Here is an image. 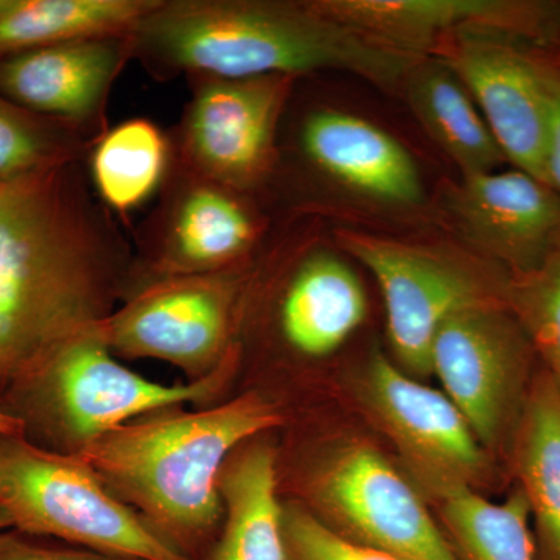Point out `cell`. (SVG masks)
<instances>
[{"label":"cell","instance_id":"obj_1","mask_svg":"<svg viewBox=\"0 0 560 560\" xmlns=\"http://www.w3.org/2000/svg\"><path fill=\"white\" fill-rule=\"evenodd\" d=\"M132 245L95 195L88 161L0 184V396L113 313Z\"/></svg>","mask_w":560,"mask_h":560},{"label":"cell","instance_id":"obj_2","mask_svg":"<svg viewBox=\"0 0 560 560\" xmlns=\"http://www.w3.org/2000/svg\"><path fill=\"white\" fill-rule=\"evenodd\" d=\"M130 39L132 60L158 81L345 70L393 88L422 60L323 16L311 0H160Z\"/></svg>","mask_w":560,"mask_h":560},{"label":"cell","instance_id":"obj_3","mask_svg":"<svg viewBox=\"0 0 560 560\" xmlns=\"http://www.w3.org/2000/svg\"><path fill=\"white\" fill-rule=\"evenodd\" d=\"M282 416L256 394L200 411L150 412L77 452L121 501L184 555L215 530L224 514L220 478L243 442L276 429Z\"/></svg>","mask_w":560,"mask_h":560},{"label":"cell","instance_id":"obj_4","mask_svg":"<svg viewBox=\"0 0 560 560\" xmlns=\"http://www.w3.org/2000/svg\"><path fill=\"white\" fill-rule=\"evenodd\" d=\"M238 349L200 381L161 385L117 363L98 323L80 331L0 396V408L24 423L27 440L51 442V451L77 453L88 442L139 416L205 401L234 368Z\"/></svg>","mask_w":560,"mask_h":560},{"label":"cell","instance_id":"obj_5","mask_svg":"<svg viewBox=\"0 0 560 560\" xmlns=\"http://www.w3.org/2000/svg\"><path fill=\"white\" fill-rule=\"evenodd\" d=\"M0 510L11 528L131 560H194L121 501L77 453L0 436Z\"/></svg>","mask_w":560,"mask_h":560},{"label":"cell","instance_id":"obj_6","mask_svg":"<svg viewBox=\"0 0 560 560\" xmlns=\"http://www.w3.org/2000/svg\"><path fill=\"white\" fill-rule=\"evenodd\" d=\"M335 242L377 279L390 348L412 374H431V346L445 320L469 308L508 304L510 278H500L485 259L360 231L338 230Z\"/></svg>","mask_w":560,"mask_h":560},{"label":"cell","instance_id":"obj_7","mask_svg":"<svg viewBox=\"0 0 560 560\" xmlns=\"http://www.w3.org/2000/svg\"><path fill=\"white\" fill-rule=\"evenodd\" d=\"M259 198L172 160L158 201L135 232L127 298L158 280L213 275L248 265L264 245Z\"/></svg>","mask_w":560,"mask_h":560},{"label":"cell","instance_id":"obj_8","mask_svg":"<svg viewBox=\"0 0 560 560\" xmlns=\"http://www.w3.org/2000/svg\"><path fill=\"white\" fill-rule=\"evenodd\" d=\"M189 102L168 132L172 160L253 197L272 186L279 132L296 77L249 79L194 73Z\"/></svg>","mask_w":560,"mask_h":560},{"label":"cell","instance_id":"obj_9","mask_svg":"<svg viewBox=\"0 0 560 560\" xmlns=\"http://www.w3.org/2000/svg\"><path fill=\"white\" fill-rule=\"evenodd\" d=\"M250 264L150 283L98 323L102 337L127 359L167 361L197 381L208 377L237 348Z\"/></svg>","mask_w":560,"mask_h":560},{"label":"cell","instance_id":"obj_10","mask_svg":"<svg viewBox=\"0 0 560 560\" xmlns=\"http://www.w3.org/2000/svg\"><path fill=\"white\" fill-rule=\"evenodd\" d=\"M313 492L330 528L353 544L407 560H459L418 492L371 445L331 456Z\"/></svg>","mask_w":560,"mask_h":560},{"label":"cell","instance_id":"obj_11","mask_svg":"<svg viewBox=\"0 0 560 560\" xmlns=\"http://www.w3.org/2000/svg\"><path fill=\"white\" fill-rule=\"evenodd\" d=\"M438 58L463 81L504 158L551 186L550 117L541 58L506 36L474 31L453 35Z\"/></svg>","mask_w":560,"mask_h":560},{"label":"cell","instance_id":"obj_12","mask_svg":"<svg viewBox=\"0 0 560 560\" xmlns=\"http://www.w3.org/2000/svg\"><path fill=\"white\" fill-rule=\"evenodd\" d=\"M533 346L508 304L456 313L431 346V372L481 442H493L517 397Z\"/></svg>","mask_w":560,"mask_h":560},{"label":"cell","instance_id":"obj_13","mask_svg":"<svg viewBox=\"0 0 560 560\" xmlns=\"http://www.w3.org/2000/svg\"><path fill=\"white\" fill-rule=\"evenodd\" d=\"M329 20L372 40L425 58L448 33L560 39V7L533 0H311Z\"/></svg>","mask_w":560,"mask_h":560},{"label":"cell","instance_id":"obj_14","mask_svg":"<svg viewBox=\"0 0 560 560\" xmlns=\"http://www.w3.org/2000/svg\"><path fill=\"white\" fill-rule=\"evenodd\" d=\"M363 397L416 474L441 497L470 488L481 474L485 458L463 412L381 352L368 364Z\"/></svg>","mask_w":560,"mask_h":560},{"label":"cell","instance_id":"obj_15","mask_svg":"<svg viewBox=\"0 0 560 560\" xmlns=\"http://www.w3.org/2000/svg\"><path fill=\"white\" fill-rule=\"evenodd\" d=\"M290 153L307 178L366 200L410 208L425 198L418 165L399 140L345 110H302L291 124Z\"/></svg>","mask_w":560,"mask_h":560},{"label":"cell","instance_id":"obj_16","mask_svg":"<svg viewBox=\"0 0 560 560\" xmlns=\"http://www.w3.org/2000/svg\"><path fill=\"white\" fill-rule=\"evenodd\" d=\"M132 61L130 35L88 38L0 58V95L94 139L109 130L110 91Z\"/></svg>","mask_w":560,"mask_h":560},{"label":"cell","instance_id":"obj_17","mask_svg":"<svg viewBox=\"0 0 560 560\" xmlns=\"http://www.w3.org/2000/svg\"><path fill=\"white\" fill-rule=\"evenodd\" d=\"M448 215L482 259L511 275L536 270L560 245V195L511 168L467 176L445 194Z\"/></svg>","mask_w":560,"mask_h":560},{"label":"cell","instance_id":"obj_18","mask_svg":"<svg viewBox=\"0 0 560 560\" xmlns=\"http://www.w3.org/2000/svg\"><path fill=\"white\" fill-rule=\"evenodd\" d=\"M311 238L290 242L289 272L280 285L276 326L294 352L323 359L340 349L366 316V294L355 272Z\"/></svg>","mask_w":560,"mask_h":560},{"label":"cell","instance_id":"obj_19","mask_svg":"<svg viewBox=\"0 0 560 560\" xmlns=\"http://www.w3.org/2000/svg\"><path fill=\"white\" fill-rule=\"evenodd\" d=\"M404 81L416 119L458 165L463 178L499 171L506 158L469 91L447 62L422 58Z\"/></svg>","mask_w":560,"mask_h":560},{"label":"cell","instance_id":"obj_20","mask_svg":"<svg viewBox=\"0 0 560 560\" xmlns=\"http://www.w3.org/2000/svg\"><path fill=\"white\" fill-rule=\"evenodd\" d=\"M220 492L224 529L209 560H287L271 448L257 444L232 453Z\"/></svg>","mask_w":560,"mask_h":560},{"label":"cell","instance_id":"obj_21","mask_svg":"<svg viewBox=\"0 0 560 560\" xmlns=\"http://www.w3.org/2000/svg\"><path fill=\"white\" fill-rule=\"evenodd\" d=\"M160 0H14L0 20V58L69 40L128 36Z\"/></svg>","mask_w":560,"mask_h":560},{"label":"cell","instance_id":"obj_22","mask_svg":"<svg viewBox=\"0 0 560 560\" xmlns=\"http://www.w3.org/2000/svg\"><path fill=\"white\" fill-rule=\"evenodd\" d=\"M171 156L168 132L154 121H121L95 142L88 158L95 195L114 215H128L161 190Z\"/></svg>","mask_w":560,"mask_h":560},{"label":"cell","instance_id":"obj_23","mask_svg":"<svg viewBox=\"0 0 560 560\" xmlns=\"http://www.w3.org/2000/svg\"><path fill=\"white\" fill-rule=\"evenodd\" d=\"M515 466L545 547L552 560H560V388L548 372L526 397Z\"/></svg>","mask_w":560,"mask_h":560},{"label":"cell","instance_id":"obj_24","mask_svg":"<svg viewBox=\"0 0 560 560\" xmlns=\"http://www.w3.org/2000/svg\"><path fill=\"white\" fill-rule=\"evenodd\" d=\"M442 521L459 560H536L522 490L503 503L459 488L442 497Z\"/></svg>","mask_w":560,"mask_h":560},{"label":"cell","instance_id":"obj_25","mask_svg":"<svg viewBox=\"0 0 560 560\" xmlns=\"http://www.w3.org/2000/svg\"><path fill=\"white\" fill-rule=\"evenodd\" d=\"M95 142L72 125L33 114L0 95V184L88 161Z\"/></svg>","mask_w":560,"mask_h":560},{"label":"cell","instance_id":"obj_26","mask_svg":"<svg viewBox=\"0 0 560 560\" xmlns=\"http://www.w3.org/2000/svg\"><path fill=\"white\" fill-rule=\"evenodd\" d=\"M506 302L560 388V245L536 270L510 276Z\"/></svg>","mask_w":560,"mask_h":560},{"label":"cell","instance_id":"obj_27","mask_svg":"<svg viewBox=\"0 0 560 560\" xmlns=\"http://www.w3.org/2000/svg\"><path fill=\"white\" fill-rule=\"evenodd\" d=\"M287 560H407L361 547L301 508L282 511Z\"/></svg>","mask_w":560,"mask_h":560},{"label":"cell","instance_id":"obj_28","mask_svg":"<svg viewBox=\"0 0 560 560\" xmlns=\"http://www.w3.org/2000/svg\"><path fill=\"white\" fill-rule=\"evenodd\" d=\"M0 560H131L51 544L46 537L31 536L18 529L0 530Z\"/></svg>","mask_w":560,"mask_h":560},{"label":"cell","instance_id":"obj_29","mask_svg":"<svg viewBox=\"0 0 560 560\" xmlns=\"http://www.w3.org/2000/svg\"><path fill=\"white\" fill-rule=\"evenodd\" d=\"M545 88L548 97V117H550V138H548V172L551 186L560 195V65L541 58Z\"/></svg>","mask_w":560,"mask_h":560},{"label":"cell","instance_id":"obj_30","mask_svg":"<svg viewBox=\"0 0 560 560\" xmlns=\"http://www.w3.org/2000/svg\"><path fill=\"white\" fill-rule=\"evenodd\" d=\"M24 433V423L0 408V436H22Z\"/></svg>","mask_w":560,"mask_h":560},{"label":"cell","instance_id":"obj_31","mask_svg":"<svg viewBox=\"0 0 560 560\" xmlns=\"http://www.w3.org/2000/svg\"><path fill=\"white\" fill-rule=\"evenodd\" d=\"M11 528V522L9 515L5 514L2 510H0V530H5Z\"/></svg>","mask_w":560,"mask_h":560},{"label":"cell","instance_id":"obj_32","mask_svg":"<svg viewBox=\"0 0 560 560\" xmlns=\"http://www.w3.org/2000/svg\"><path fill=\"white\" fill-rule=\"evenodd\" d=\"M13 2L14 0H0V20H2L3 16H5L7 11L11 9Z\"/></svg>","mask_w":560,"mask_h":560}]
</instances>
